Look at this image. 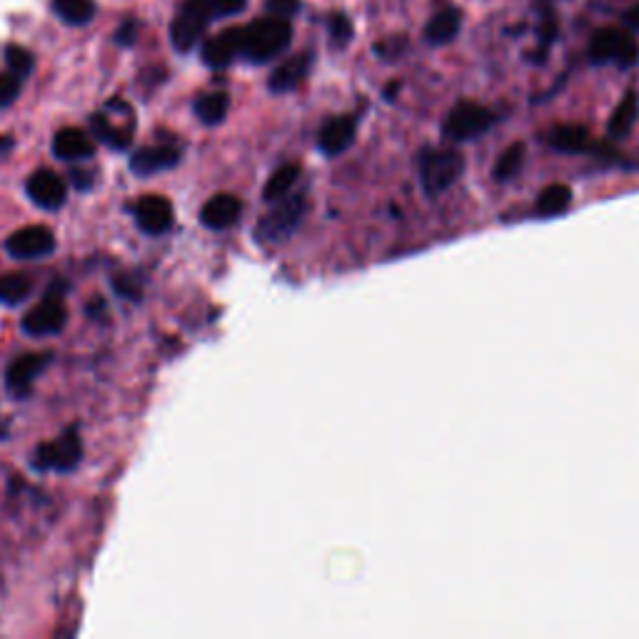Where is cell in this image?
Listing matches in <instances>:
<instances>
[{
	"label": "cell",
	"instance_id": "1",
	"mask_svg": "<svg viewBox=\"0 0 639 639\" xmlns=\"http://www.w3.org/2000/svg\"><path fill=\"white\" fill-rule=\"evenodd\" d=\"M293 40V25L285 18H268L253 20L243 28V40H240V55L248 58L250 63H268L278 58Z\"/></svg>",
	"mask_w": 639,
	"mask_h": 639
},
{
	"label": "cell",
	"instance_id": "2",
	"mask_svg": "<svg viewBox=\"0 0 639 639\" xmlns=\"http://www.w3.org/2000/svg\"><path fill=\"white\" fill-rule=\"evenodd\" d=\"M305 213H308V200H305V195L278 200V205L258 223L255 238L265 245L285 243V240H290V235L300 228Z\"/></svg>",
	"mask_w": 639,
	"mask_h": 639
},
{
	"label": "cell",
	"instance_id": "3",
	"mask_svg": "<svg viewBox=\"0 0 639 639\" xmlns=\"http://www.w3.org/2000/svg\"><path fill=\"white\" fill-rule=\"evenodd\" d=\"M465 170V160L452 148H430L420 158V180L425 193L437 195L452 188Z\"/></svg>",
	"mask_w": 639,
	"mask_h": 639
},
{
	"label": "cell",
	"instance_id": "4",
	"mask_svg": "<svg viewBox=\"0 0 639 639\" xmlns=\"http://www.w3.org/2000/svg\"><path fill=\"white\" fill-rule=\"evenodd\" d=\"M590 60L597 65L617 63L620 68H632L639 60L637 38L620 28H600L590 40Z\"/></svg>",
	"mask_w": 639,
	"mask_h": 639
},
{
	"label": "cell",
	"instance_id": "5",
	"mask_svg": "<svg viewBox=\"0 0 639 639\" xmlns=\"http://www.w3.org/2000/svg\"><path fill=\"white\" fill-rule=\"evenodd\" d=\"M492 123H495V115L485 105L462 100L447 113L445 123H442V135L450 143H465V140L480 138L485 130H490Z\"/></svg>",
	"mask_w": 639,
	"mask_h": 639
},
{
	"label": "cell",
	"instance_id": "6",
	"mask_svg": "<svg viewBox=\"0 0 639 639\" xmlns=\"http://www.w3.org/2000/svg\"><path fill=\"white\" fill-rule=\"evenodd\" d=\"M80 460H83V442L75 427L65 430L58 440L38 445L33 452V467L40 472H70L80 465Z\"/></svg>",
	"mask_w": 639,
	"mask_h": 639
},
{
	"label": "cell",
	"instance_id": "7",
	"mask_svg": "<svg viewBox=\"0 0 639 639\" xmlns=\"http://www.w3.org/2000/svg\"><path fill=\"white\" fill-rule=\"evenodd\" d=\"M65 322H68V308H65L60 285H53L50 293L45 295L43 303L35 305V308L23 318V332L33 337L58 335L65 327Z\"/></svg>",
	"mask_w": 639,
	"mask_h": 639
},
{
	"label": "cell",
	"instance_id": "8",
	"mask_svg": "<svg viewBox=\"0 0 639 639\" xmlns=\"http://www.w3.org/2000/svg\"><path fill=\"white\" fill-rule=\"evenodd\" d=\"M210 20L213 18H210V13L200 0H185L180 5L178 15H175L173 25H170V40H173L175 50L178 53H190L200 43Z\"/></svg>",
	"mask_w": 639,
	"mask_h": 639
},
{
	"label": "cell",
	"instance_id": "9",
	"mask_svg": "<svg viewBox=\"0 0 639 639\" xmlns=\"http://www.w3.org/2000/svg\"><path fill=\"white\" fill-rule=\"evenodd\" d=\"M53 360V352H28V355L15 357L13 365L5 372V387L15 400H25L33 392L35 377L45 370Z\"/></svg>",
	"mask_w": 639,
	"mask_h": 639
},
{
	"label": "cell",
	"instance_id": "10",
	"mask_svg": "<svg viewBox=\"0 0 639 639\" xmlns=\"http://www.w3.org/2000/svg\"><path fill=\"white\" fill-rule=\"evenodd\" d=\"M5 248L15 260H43L55 253V235L45 225H30L10 235Z\"/></svg>",
	"mask_w": 639,
	"mask_h": 639
},
{
	"label": "cell",
	"instance_id": "11",
	"mask_svg": "<svg viewBox=\"0 0 639 639\" xmlns=\"http://www.w3.org/2000/svg\"><path fill=\"white\" fill-rule=\"evenodd\" d=\"M25 193H28V198L33 200L38 208L58 210L63 208L65 195H68V185H65V180L60 178L58 173H53V170L48 168H40L28 178Z\"/></svg>",
	"mask_w": 639,
	"mask_h": 639
},
{
	"label": "cell",
	"instance_id": "12",
	"mask_svg": "<svg viewBox=\"0 0 639 639\" xmlns=\"http://www.w3.org/2000/svg\"><path fill=\"white\" fill-rule=\"evenodd\" d=\"M135 223L143 233L148 235H163L173 228L175 213L173 205L163 195H145L135 205Z\"/></svg>",
	"mask_w": 639,
	"mask_h": 639
},
{
	"label": "cell",
	"instance_id": "13",
	"mask_svg": "<svg viewBox=\"0 0 639 639\" xmlns=\"http://www.w3.org/2000/svg\"><path fill=\"white\" fill-rule=\"evenodd\" d=\"M180 163V150L173 145H153V148H143L130 158V170L140 178L148 175H158L163 170L175 168Z\"/></svg>",
	"mask_w": 639,
	"mask_h": 639
},
{
	"label": "cell",
	"instance_id": "14",
	"mask_svg": "<svg viewBox=\"0 0 639 639\" xmlns=\"http://www.w3.org/2000/svg\"><path fill=\"white\" fill-rule=\"evenodd\" d=\"M240 215H243V203H240L235 195L228 193L210 198L208 203L203 205V210H200V220H203L205 228L210 230L233 228L240 220Z\"/></svg>",
	"mask_w": 639,
	"mask_h": 639
},
{
	"label": "cell",
	"instance_id": "15",
	"mask_svg": "<svg viewBox=\"0 0 639 639\" xmlns=\"http://www.w3.org/2000/svg\"><path fill=\"white\" fill-rule=\"evenodd\" d=\"M357 133V123L350 115H340V118H330L320 128L318 145L325 155H342L352 145Z\"/></svg>",
	"mask_w": 639,
	"mask_h": 639
},
{
	"label": "cell",
	"instance_id": "16",
	"mask_svg": "<svg viewBox=\"0 0 639 639\" xmlns=\"http://www.w3.org/2000/svg\"><path fill=\"white\" fill-rule=\"evenodd\" d=\"M240 40H243V28H228L223 33L213 35L203 45V60L210 68H228L240 55Z\"/></svg>",
	"mask_w": 639,
	"mask_h": 639
},
{
	"label": "cell",
	"instance_id": "17",
	"mask_svg": "<svg viewBox=\"0 0 639 639\" xmlns=\"http://www.w3.org/2000/svg\"><path fill=\"white\" fill-rule=\"evenodd\" d=\"M310 65H313V53H298L290 60L280 63L278 68L273 70L268 80V88L273 93H290V90L298 88L310 73Z\"/></svg>",
	"mask_w": 639,
	"mask_h": 639
},
{
	"label": "cell",
	"instance_id": "18",
	"mask_svg": "<svg viewBox=\"0 0 639 639\" xmlns=\"http://www.w3.org/2000/svg\"><path fill=\"white\" fill-rule=\"evenodd\" d=\"M95 153V145L83 130L78 128H65L60 133H55L53 138V155L60 160H85Z\"/></svg>",
	"mask_w": 639,
	"mask_h": 639
},
{
	"label": "cell",
	"instance_id": "19",
	"mask_svg": "<svg viewBox=\"0 0 639 639\" xmlns=\"http://www.w3.org/2000/svg\"><path fill=\"white\" fill-rule=\"evenodd\" d=\"M460 23H462L460 10L452 8V5H447V8L437 10V13L432 15L430 20H427L425 40L430 45L450 43V40H455L457 33H460Z\"/></svg>",
	"mask_w": 639,
	"mask_h": 639
},
{
	"label": "cell",
	"instance_id": "20",
	"mask_svg": "<svg viewBox=\"0 0 639 639\" xmlns=\"http://www.w3.org/2000/svg\"><path fill=\"white\" fill-rule=\"evenodd\" d=\"M90 128H93V135L100 140V143H105L113 150H125L130 145V140H133L135 125L113 123V120L108 118V113H98L90 118Z\"/></svg>",
	"mask_w": 639,
	"mask_h": 639
},
{
	"label": "cell",
	"instance_id": "21",
	"mask_svg": "<svg viewBox=\"0 0 639 639\" xmlns=\"http://www.w3.org/2000/svg\"><path fill=\"white\" fill-rule=\"evenodd\" d=\"M547 143L560 153H585L590 150V130L585 125H555Z\"/></svg>",
	"mask_w": 639,
	"mask_h": 639
},
{
	"label": "cell",
	"instance_id": "22",
	"mask_svg": "<svg viewBox=\"0 0 639 639\" xmlns=\"http://www.w3.org/2000/svg\"><path fill=\"white\" fill-rule=\"evenodd\" d=\"M298 178H300V165L295 163L283 165V168L275 170V173L270 175L268 183H265L263 198L268 200V203H278V200L288 198L290 190H293L295 183H298Z\"/></svg>",
	"mask_w": 639,
	"mask_h": 639
},
{
	"label": "cell",
	"instance_id": "23",
	"mask_svg": "<svg viewBox=\"0 0 639 639\" xmlns=\"http://www.w3.org/2000/svg\"><path fill=\"white\" fill-rule=\"evenodd\" d=\"M570 205L572 190L562 183L550 185V188L542 190L540 198H537V215H542V218H555V215L565 213Z\"/></svg>",
	"mask_w": 639,
	"mask_h": 639
},
{
	"label": "cell",
	"instance_id": "24",
	"mask_svg": "<svg viewBox=\"0 0 639 639\" xmlns=\"http://www.w3.org/2000/svg\"><path fill=\"white\" fill-rule=\"evenodd\" d=\"M637 120V98L632 93H627L622 98V103L617 105L615 113H612L610 125H607V133H610L612 140H622L630 135L632 125Z\"/></svg>",
	"mask_w": 639,
	"mask_h": 639
},
{
	"label": "cell",
	"instance_id": "25",
	"mask_svg": "<svg viewBox=\"0 0 639 639\" xmlns=\"http://www.w3.org/2000/svg\"><path fill=\"white\" fill-rule=\"evenodd\" d=\"M33 293V278L25 273H8L0 275V303L3 305H20Z\"/></svg>",
	"mask_w": 639,
	"mask_h": 639
},
{
	"label": "cell",
	"instance_id": "26",
	"mask_svg": "<svg viewBox=\"0 0 639 639\" xmlns=\"http://www.w3.org/2000/svg\"><path fill=\"white\" fill-rule=\"evenodd\" d=\"M228 110H230V98L228 93H220V90L218 93L203 95V98H198V103H195V115H198L200 123L205 125L223 123Z\"/></svg>",
	"mask_w": 639,
	"mask_h": 639
},
{
	"label": "cell",
	"instance_id": "27",
	"mask_svg": "<svg viewBox=\"0 0 639 639\" xmlns=\"http://www.w3.org/2000/svg\"><path fill=\"white\" fill-rule=\"evenodd\" d=\"M525 158H527V145L525 143H512L510 148H507L505 153L497 158L495 170H492V175H495L497 183H507V180L515 178V175L522 170V165H525Z\"/></svg>",
	"mask_w": 639,
	"mask_h": 639
},
{
	"label": "cell",
	"instance_id": "28",
	"mask_svg": "<svg viewBox=\"0 0 639 639\" xmlns=\"http://www.w3.org/2000/svg\"><path fill=\"white\" fill-rule=\"evenodd\" d=\"M53 10L63 23L85 25L93 20L95 3L93 0H53Z\"/></svg>",
	"mask_w": 639,
	"mask_h": 639
},
{
	"label": "cell",
	"instance_id": "29",
	"mask_svg": "<svg viewBox=\"0 0 639 639\" xmlns=\"http://www.w3.org/2000/svg\"><path fill=\"white\" fill-rule=\"evenodd\" d=\"M557 38V18L555 8L550 5H542L540 8V23H537V50H540V58L547 53L552 43Z\"/></svg>",
	"mask_w": 639,
	"mask_h": 639
},
{
	"label": "cell",
	"instance_id": "30",
	"mask_svg": "<svg viewBox=\"0 0 639 639\" xmlns=\"http://www.w3.org/2000/svg\"><path fill=\"white\" fill-rule=\"evenodd\" d=\"M5 60H8L10 73H15L18 78L30 75V70H33V65H35L33 55H30L25 48H18V45H10V48L5 50Z\"/></svg>",
	"mask_w": 639,
	"mask_h": 639
},
{
	"label": "cell",
	"instance_id": "31",
	"mask_svg": "<svg viewBox=\"0 0 639 639\" xmlns=\"http://www.w3.org/2000/svg\"><path fill=\"white\" fill-rule=\"evenodd\" d=\"M327 28H330V38L335 45H345L350 43L352 38V23L347 15L342 13H335L330 15V20H327Z\"/></svg>",
	"mask_w": 639,
	"mask_h": 639
},
{
	"label": "cell",
	"instance_id": "32",
	"mask_svg": "<svg viewBox=\"0 0 639 639\" xmlns=\"http://www.w3.org/2000/svg\"><path fill=\"white\" fill-rule=\"evenodd\" d=\"M210 18H225V15H235L248 5V0H200Z\"/></svg>",
	"mask_w": 639,
	"mask_h": 639
},
{
	"label": "cell",
	"instance_id": "33",
	"mask_svg": "<svg viewBox=\"0 0 639 639\" xmlns=\"http://www.w3.org/2000/svg\"><path fill=\"white\" fill-rule=\"evenodd\" d=\"M20 83H23V78H18L15 73H0V108H8L15 103V98L20 95Z\"/></svg>",
	"mask_w": 639,
	"mask_h": 639
},
{
	"label": "cell",
	"instance_id": "34",
	"mask_svg": "<svg viewBox=\"0 0 639 639\" xmlns=\"http://www.w3.org/2000/svg\"><path fill=\"white\" fill-rule=\"evenodd\" d=\"M265 10H268V15H275V18L290 20L293 15H298L300 0H265Z\"/></svg>",
	"mask_w": 639,
	"mask_h": 639
},
{
	"label": "cell",
	"instance_id": "35",
	"mask_svg": "<svg viewBox=\"0 0 639 639\" xmlns=\"http://www.w3.org/2000/svg\"><path fill=\"white\" fill-rule=\"evenodd\" d=\"M115 290H118L123 298H130V300H138L140 293H143L140 280L133 278V275H120V278H115Z\"/></svg>",
	"mask_w": 639,
	"mask_h": 639
},
{
	"label": "cell",
	"instance_id": "36",
	"mask_svg": "<svg viewBox=\"0 0 639 639\" xmlns=\"http://www.w3.org/2000/svg\"><path fill=\"white\" fill-rule=\"evenodd\" d=\"M135 35H138V23H135V20H125L118 28V33H115V40H118L120 45H130L135 40Z\"/></svg>",
	"mask_w": 639,
	"mask_h": 639
},
{
	"label": "cell",
	"instance_id": "37",
	"mask_svg": "<svg viewBox=\"0 0 639 639\" xmlns=\"http://www.w3.org/2000/svg\"><path fill=\"white\" fill-rule=\"evenodd\" d=\"M625 28L632 30V33H637L639 30V3L632 5V8L625 13Z\"/></svg>",
	"mask_w": 639,
	"mask_h": 639
},
{
	"label": "cell",
	"instance_id": "38",
	"mask_svg": "<svg viewBox=\"0 0 639 639\" xmlns=\"http://www.w3.org/2000/svg\"><path fill=\"white\" fill-rule=\"evenodd\" d=\"M70 175H73V178H75L73 183L78 185V188L90 190V185H93V180H90V178H93V175H90V173H80V170H73V173H70Z\"/></svg>",
	"mask_w": 639,
	"mask_h": 639
},
{
	"label": "cell",
	"instance_id": "39",
	"mask_svg": "<svg viewBox=\"0 0 639 639\" xmlns=\"http://www.w3.org/2000/svg\"><path fill=\"white\" fill-rule=\"evenodd\" d=\"M10 148H13V140L0 138V153H3V150H10Z\"/></svg>",
	"mask_w": 639,
	"mask_h": 639
}]
</instances>
